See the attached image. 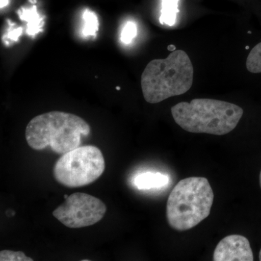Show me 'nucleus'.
Listing matches in <instances>:
<instances>
[{
    "label": "nucleus",
    "mask_w": 261,
    "mask_h": 261,
    "mask_svg": "<svg viewBox=\"0 0 261 261\" xmlns=\"http://www.w3.org/2000/svg\"><path fill=\"white\" fill-rule=\"evenodd\" d=\"M91 127L83 118L72 113L51 111L34 117L25 128V140L34 150L50 147L63 154L81 145L82 136L87 137Z\"/></svg>",
    "instance_id": "f257e3e1"
},
{
    "label": "nucleus",
    "mask_w": 261,
    "mask_h": 261,
    "mask_svg": "<svg viewBox=\"0 0 261 261\" xmlns=\"http://www.w3.org/2000/svg\"><path fill=\"white\" fill-rule=\"evenodd\" d=\"M247 69L252 73H261V42L252 48L246 61Z\"/></svg>",
    "instance_id": "f8f14e48"
},
{
    "label": "nucleus",
    "mask_w": 261,
    "mask_h": 261,
    "mask_svg": "<svg viewBox=\"0 0 261 261\" xmlns=\"http://www.w3.org/2000/svg\"><path fill=\"white\" fill-rule=\"evenodd\" d=\"M68 195H64V198H65V199H67V198H68Z\"/></svg>",
    "instance_id": "aec40b11"
},
{
    "label": "nucleus",
    "mask_w": 261,
    "mask_h": 261,
    "mask_svg": "<svg viewBox=\"0 0 261 261\" xmlns=\"http://www.w3.org/2000/svg\"><path fill=\"white\" fill-rule=\"evenodd\" d=\"M168 50H171V51H174V50H176V49H175V46H173V45H170V46H168Z\"/></svg>",
    "instance_id": "f3484780"
},
{
    "label": "nucleus",
    "mask_w": 261,
    "mask_h": 261,
    "mask_svg": "<svg viewBox=\"0 0 261 261\" xmlns=\"http://www.w3.org/2000/svg\"><path fill=\"white\" fill-rule=\"evenodd\" d=\"M116 89H117V90H120V89H121V88H120V87H117Z\"/></svg>",
    "instance_id": "412c9836"
},
{
    "label": "nucleus",
    "mask_w": 261,
    "mask_h": 261,
    "mask_svg": "<svg viewBox=\"0 0 261 261\" xmlns=\"http://www.w3.org/2000/svg\"><path fill=\"white\" fill-rule=\"evenodd\" d=\"M84 27L83 34L86 37L97 35L99 30V20L97 15L92 10H86L84 13Z\"/></svg>",
    "instance_id": "9b49d317"
},
{
    "label": "nucleus",
    "mask_w": 261,
    "mask_h": 261,
    "mask_svg": "<svg viewBox=\"0 0 261 261\" xmlns=\"http://www.w3.org/2000/svg\"><path fill=\"white\" fill-rule=\"evenodd\" d=\"M259 182H260V187L261 189V170L260 172V176H259Z\"/></svg>",
    "instance_id": "a211bd4d"
},
{
    "label": "nucleus",
    "mask_w": 261,
    "mask_h": 261,
    "mask_svg": "<svg viewBox=\"0 0 261 261\" xmlns=\"http://www.w3.org/2000/svg\"><path fill=\"white\" fill-rule=\"evenodd\" d=\"M243 113L237 105L213 99H194L171 108L173 119L184 130L217 136L232 132Z\"/></svg>",
    "instance_id": "7ed1b4c3"
},
{
    "label": "nucleus",
    "mask_w": 261,
    "mask_h": 261,
    "mask_svg": "<svg viewBox=\"0 0 261 261\" xmlns=\"http://www.w3.org/2000/svg\"><path fill=\"white\" fill-rule=\"evenodd\" d=\"M259 260L261 261V248H260V252H259Z\"/></svg>",
    "instance_id": "6ab92c4d"
},
{
    "label": "nucleus",
    "mask_w": 261,
    "mask_h": 261,
    "mask_svg": "<svg viewBox=\"0 0 261 261\" xmlns=\"http://www.w3.org/2000/svg\"><path fill=\"white\" fill-rule=\"evenodd\" d=\"M10 0H0V8L1 10L4 9L9 5Z\"/></svg>",
    "instance_id": "dca6fc26"
},
{
    "label": "nucleus",
    "mask_w": 261,
    "mask_h": 261,
    "mask_svg": "<svg viewBox=\"0 0 261 261\" xmlns=\"http://www.w3.org/2000/svg\"><path fill=\"white\" fill-rule=\"evenodd\" d=\"M137 34V25L134 22H127L121 34V40L124 44H129Z\"/></svg>",
    "instance_id": "4468645a"
},
{
    "label": "nucleus",
    "mask_w": 261,
    "mask_h": 261,
    "mask_svg": "<svg viewBox=\"0 0 261 261\" xmlns=\"http://www.w3.org/2000/svg\"><path fill=\"white\" fill-rule=\"evenodd\" d=\"M168 183V177L161 173L145 172L136 176L135 186L138 190H147L161 188Z\"/></svg>",
    "instance_id": "6e6552de"
},
{
    "label": "nucleus",
    "mask_w": 261,
    "mask_h": 261,
    "mask_svg": "<svg viewBox=\"0 0 261 261\" xmlns=\"http://www.w3.org/2000/svg\"><path fill=\"white\" fill-rule=\"evenodd\" d=\"M18 14L22 20L28 22L27 32L29 35L34 36L42 32L43 18L37 13V7L33 6L31 9L22 8L19 10Z\"/></svg>",
    "instance_id": "1a4fd4ad"
},
{
    "label": "nucleus",
    "mask_w": 261,
    "mask_h": 261,
    "mask_svg": "<svg viewBox=\"0 0 261 261\" xmlns=\"http://www.w3.org/2000/svg\"><path fill=\"white\" fill-rule=\"evenodd\" d=\"M22 33V28H18L13 29V30L10 31L8 32V35L5 36V38H8V39L12 41H17L18 37H20Z\"/></svg>",
    "instance_id": "2eb2a0df"
},
{
    "label": "nucleus",
    "mask_w": 261,
    "mask_h": 261,
    "mask_svg": "<svg viewBox=\"0 0 261 261\" xmlns=\"http://www.w3.org/2000/svg\"><path fill=\"white\" fill-rule=\"evenodd\" d=\"M214 261L254 260L250 242L243 235H228L221 240L216 247Z\"/></svg>",
    "instance_id": "0eeeda50"
},
{
    "label": "nucleus",
    "mask_w": 261,
    "mask_h": 261,
    "mask_svg": "<svg viewBox=\"0 0 261 261\" xmlns=\"http://www.w3.org/2000/svg\"><path fill=\"white\" fill-rule=\"evenodd\" d=\"M106 169L104 156L95 146L79 147L62 154L53 169L54 177L63 186L75 188L93 183Z\"/></svg>",
    "instance_id": "39448f33"
},
{
    "label": "nucleus",
    "mask_w": 261,
    "mask_h": 261,
    "mask_svg": "<svg viewBox=\"0 0 261 261\" xmlns=\"http://www.w3.org/2000/svg\"><path fill=\"white\" fill-rule=\"evenodd\" d=\"M106 211L107 207L102 200L88 194L76 192L68 196L53 211V216L67 227L80 228L97 224Z\"/></svg>",
    "instance_id": "423d86ee"
},
{
    "label": "nucleus",
    "mask_w": 261,
    "mask_h": 261,
    "mask_svg": "<svg viewBox=\"0 0 261 261\" xmlns=\"http://www.w3.org/2000/svg\"><path fill=\"white\" fill-rule=\"evenodd\" d=\"M214 195L205 177H188L178 182L168 197L166 217L178 231L195 227L211 214Z\"/></svg>",
    "instance_id": "20e7f679"
},
{
    "label": "nucleus",
    "mask_w": 261,
    "mask_h": 261,
    "mask_svg": "<svg viewBox=\"0 0 261 261\" xmlns=\"http://www.w3.org/2000/svg\"><path fill=\"white\" fill-rule=\"evenodd\" d=\"M194 68L186 51L176 49L165 59L149 62L141 77L142 94L147 102L156 104L191 89Z\"/></svg>",
    "instance_id": "f03ea898"
},
{
    "label": "nucleus",
    "mask_w": 261,
    "mask_h": 261,
    "mask_svg": "<svg viewBox=\"0 0 261 261\" xmlns=\"http://www.w3.org/2000/svg\"><path fill=\"white\" fill-rule=\"evenodd\" d=\"M179 0H161L160 22L163 25L172 27L176 22Z\"/></svg>",
    "instance_id": "9d476101"
},
{
    "label": "nucleus",
    "mask_w": 261,
    "mask_h": 261,
    "mask_svg": "<svg viewBox=\"0 0 261 261\" xmlns=\"http://www.w3.org/2000/svg\"><path fill=\"white\" fill-rule=\"evenodd\" d=\"M1 261H33L32 258L27 257L23 252L2 250L0 252Z\"/></svg>",
    "instance_id": "ddd939ff"
}]
</instances>
